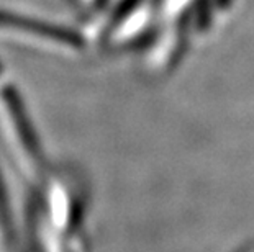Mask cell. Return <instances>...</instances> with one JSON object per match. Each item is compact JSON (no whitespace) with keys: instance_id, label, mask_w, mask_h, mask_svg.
<instances>
[{"instance_id":"1","label":"cell","mask_w":254,"mask_h":252,"mask_svg":"<svg viewBox=\"0 0 254 252\" xmlns=\"http://www.w3.org/2000/svg\"><path fill=\"white\" fill-rule=\"evenodd\" d=\"M7 223L3 221V210H2V200H0V252H7Z\"/></svg>"}]
</instances>
